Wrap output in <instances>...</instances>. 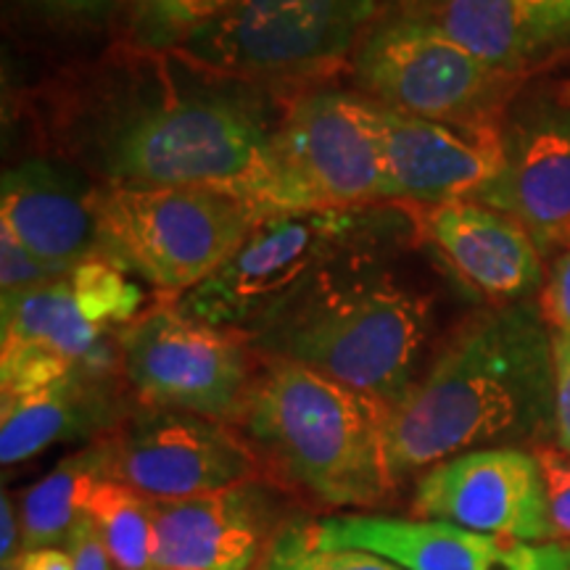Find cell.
I'll return each instance as SVG.
<instances>
[{"instance_id":"cell-1","label":"cell","mask_w":570,"mask_h":570,"mask_svg":"<svg viewBox=\"0 0 570 570\" xmlns=\"http://www.w3.org/2000/svg\"><path fill=\"white\" fill-rule=\"evenodd\" d=\"M140 53L104 80L77 119L82 159L111 188H217L262 219L304 212L285 173L281 119L254 80L185 56Z\"/></svg>"},{"instance_id":"cell-2","label":"cell","mask_w":570,"mask_h":570,"mask_svg":"<svg viewBox=\"0 0 570 570\" xmlns=\"http://www.w3.org/2000/svg\"><path fill=\"white\" fill-rule=\"evenodd\" d=\"M547 436H554L552 331L533 302L468 317L386 417L396 483L473 449H533Z\"/></svg>"},{"instance_id":"cell-3","label":"cell","mask_w":570,"mask_h":570,"mask_svg":"<svg viewBox=\"0 0 570 570\" xmlns=\"http://www.w3.org/2000/svg\"><path fill=\"white\" fill-rule=\"evenodd\" d=\"M375 244L325 269L248 341L256 354L312 367L391 407L420 375L431 298L381 265Z\"/></svg>"},{"instance_id":"cell-4","label":"cell","mask_w":570,"mask_h":570,"mask_svg":"<svg viewBox=\"0 0 570 570\" xmlns=\"http://www.w3.org/2000/svg\"><path fill=\"white\" fill-rule=\"evenodd\" d=\"M386 417L389 407L373 396L312 367L262 356L238 428L277 489L336 510L373 508L399 487Z\"/></svg>"},{"instance_id":"cell-5","label":"cell","mask_w":570,"mask_h":570,"mask_svg":"<svg viewBox=\"0 0 570 570\" xmlns=\"http://www.w3.org/2000/svg\"><path fill=\"white\" fill-rule=\"evenodd\" d=\"M142 288L106 256L80 262L46 285L3 296L0 396L80 373H114L117 338L142 312Z\"/></svg>"},{"instance_id":"cell-6","label":"cell","mask_w":570,"mask_h":570,"mask_svg":"<svg viewBox=\"0 0 570 570\" xmlns=\"http://www.w3.org/2000/svg\"><path fill=\"white\" fill-rule=\"evenodd\" d=\"M259 223L254 206L217 188H98L101 256L175 302L217 273Z\"/></svg>"},{"instance_id":"cell-7","label":"cell","mask_w":570,"mask_h":570,"mask_svg":"<svg viewBox=\"0 0 570 570\" xmlns=\"http://www.w3.org/2000/svg\"><path fill=\"white\" fill-rule=\"evenodd\" d=\"M389 225V217L367 206L275 214L246 235L217 273L173 304L248 338L338 259L375 244Z\"/></svg>"},{"instance_id":"cell-8","label":"cell","mask_w":570,"mask_h":570,"mask_svg":"<svg viewBox=\"0 0 570 570\" xmlns=\"http://www.w3.org/2000/svg\"><path fill=\"white\" fill-rule=\"evenodd\" d=\"M119 375L140 407L190 412L238 425L262 356L244 333L161 304L117 338Z\"/></svg>"},{"instance_id":"cell-9","label":"cell","mask_w":570,"mask_h":570,"mask_svg":"<svg viewBox=\"0 0 570 570\" xmlns=\"http://www.w3.org/2000/svg\"><path fill=\"white\" fill-rule=\"evenodd\" d=\"M381 0H233L175 53L219 75L259 80L327 69L370 30Z\"/></svg>"},{"instance_id":"cell-10","label":"cell","mask_w":570,"mask_h":570,"mask_svg":"<svg viewBox=\"0 0 570 570\" xmlns=\"http://www.w3.org/2000/svg\"><path fill=\"white\" fill-rule=\"evenodd\" d=\"M354 71L373 101L433 122L497 119L515 80L412 13L373 27L356 46Z\"/></svg>"},{"instance_id":"cell-11","label":"cell","mask_w":570,"mask_h":570,"mask_svg":"<svg viewBox=\"0 0 570 570\" xmlns=\"http://www.w3.org/2000/svg\"><path fill=\"white\" fill-rule=\"evenodd\" d=\"M277 151L298 204L365 209L391 202L383 106L346 90H317L285 109Z\"/></svg>"},{"instance_id":"cell-12","label":"cell","mask_w":570,"mask_h":570,"mask_svg":"<svg viewBox=\"0 0 570 570\" xmlns=\"http://www.w3.org/2000/svg\"><path fill=\"white\" fill-rule=\"evenodd\" d=\"M111 481L154 502H177L267 479L259 454L238 425L190 412L151 410L127 415L106 433Z\"/></svg>"},{"instance_id":"cell-13","label":"cell","mask_w":570,"mask_h":570,"mask_svg":"<svg viewBox=\"0 0 570 570\" xmlns=\"http://www.w3.org/2000/svg\"><path fill=\"white\" fill-rule=\"evenodd\" d=\"M544 544L552 541L544 475L531 449H473L420 473L412 515Z\"/></svg>"},{"instance_id":"cell-14","label":"cell","mask_w":570,"mask_h":570,"mask_svg":"<svg viewBox=\"0 0 570 570\" xmlns=\"http://www.w3.org/2000/svg\"><path fill=\"white\" fill-rule=\"evenodd\" d=\"M273 481L262 479L214 494L154 502V570H254L283 525Z\"/></svg>"},{"instance_id":"cell-15","label":"cell","mask_w":570,"mask_h":570,"mask_svg":"<svg viewBox=\"0 0 570 570\" xmlns=\"http://www.w3.org/2000/svg\"><path fill=\"white\" fill-rule=\"evenodd\" d=\"M325 547H356L404 570H568V547L520 541L452 523L348 512L306 523Z\"/></svg>"},{"instance_id":"cell-16","label":"cell","mask_w":570,"mask_h":570,"mask_svg":"<svg viewBox=\"0 0 570 570\" xmlns=\"http://www.w3.org/2000/svg\"><path fill=\"white\" fill-rule=\"evenodd\" d=\"M383 138L391 204L479 198L504 167L499 119L433 122L383 106Z\"/></svg>"},{"instance_id":"cell-17","label":"cell","mask_w":570,"mask_h":570,"mask_svg":"<svg viewBox=\"0 0 570 570\" xmlns=\"http://www.w3.org/2000/svg\"><path fill=\"white\" fill-rule=\"evenodd\" d=\"M407 206L410 223L446 267L489 304L529 302L544 281L541 248L510 214L462 198Z\"/></svg>"},{"instance_id":"cell-18","label":"cell","mask_w":570,"mask_h":570,"mask_svg":"<svg viewBox=\"0 0 570 570\" xmlns=\"http://www.w3.org/2000/svg\"><path fill=\"white\" fill-rule=\"evenodd\" d=\"M473 202L510 214L539 248H570V101H541L504 130V167Z\"/></svg>"},{"instance_id":"cell-19","label":"cell","mask_w":570,"mask_h":570,"mask_svg":"<svg viewBox=\"0 0 570 570\" xmlns=\"http://www.w3.org/2000/svg\"><path fill=\"white\" fill-rule=\"evenodd\" d=\"M0 227L56 275L101 256L98 188L59 164L30 159L0 185Z\"/></svg>"},{"instance_id":"cell-20","label":"cell","mask_w":570,"mask_h":570,"mask_svg":"<svg viewBox=\"0 0 570 570\" xmlns=\"http://www.w3.org/2000/svg\"><path fill=\"white\" fill-rule=\"evenodd\" d=\"M125 417L114 373H80L61 377L51 386L3 394L0 462L13 468L63 441H96Z\"/></svg>"},{"instance_id":"cell-21","label":"cell","mask_w":570,"mask_h":570,"mask_svg":"<svg viewBox=\"0 0 570 570\" xmlns=\"http://www.w3.org/2000/svg\"><path fill=\"white\" fill-rule=\"evenodd\" d=\"M412 17L431 21L475 59L512 77L558 48L529 0H423Z\"/></svg>"},{"instance_id":"cell-22","label":"cell","mask_w":570,"mask_h":570,"mask_svg":"<svg viewBox=\"0 0 570 570\" xmlns=\"http://www.w3.org/2000/svg\"><path fill=\"white\" fill-rule=\"evenodd\" d=\"M106 436L90 441L80 452L63 458L51 473L21 491L19 515L24 552L40 547H67L75 525L88 515V502L106 473Z\"/></svg>"},{"instance_id":"cell-23","label":"cell","mask_w":570,"mask_h":570,"mask_svg":"<svg viewBox=\"0 0 570 570\" xmlns=\"http://www.w3.org/2000/svg\"><path fill=\"white\" fill-rule=\"evenodd\" d=\"M96 525L117 570H154V499L125 483L106 479L88 502Z\"/></svg>"},{"instance_id":"cell-24","label":"cell","mask_w":570,"mask_h":570,"mask_svg":"<svg viewBox=\"0 0 570 570\" xmlns=\"http://www.w3.org/2000/svg\"><path fill=\"white\" fill-rule=\"evenodd\" d=\"M233 0H125L127 38L135 51L167 53L217 17Z\"/></svg>"},{"instance_id":"cell-25","label":"cell","mask_w":570,"mask_h":570,"mask_svg":"<svg viewBox=\"0 0 570 570\" xmlns=\"http://www.w3.org/2000/svg\"><path fill=\"white\" fill-rule=\"evenodd\" d=\"M262 570H404L381 554L356 547H325L304 525H288L269 550Z\"/></svg>"},{"instance_id":"cell-26","label":"cell","mask_w":570,"mask_h":570,"mask_svg":"<svg viewBox=\"0 0 570 570\" xmlns=\"http://www.w3.org/2000/svg\"><path fill=\"white\" fill-rule=\"evenodd\" d=\"M537 454L541 475H544L547 502H550L552 541L570 544V454L558 444H537L531 449Z\"/></svg>"},{"instance_id":"cell-27","label":"cell","mask_w":570,"mask_h":570,"mask_svg":"<svg viewBox=\"0 0 570 570\" xmlns=\"http://www.w3.org/2000/svg\"><path fill=\"white\" fill-rule=\"evenodd\" d=\"M53 277L59 275L42 265L38 256L27 252L6 227H0V288H3V296L32 291Z\"/></svg>"},{"instance_id":"cell-28","label":"cell","mask_w":570,"mask_h":570,"mask_svg":"<svg viewBox=\"0 0 570 570\" xmlns=\"http://www.w3.org/2000/svg\"><path fill=\"white\" fill-rule=\"evenodd\" d=\"M539 309L554 333L570 336V248H566L550 269L539 296Z\"/></svg>"},{"instance_id":"cell-29","label":"cell","mask_w":570,"mask_h":570,"mask_svg":"<svg viewBox=\"0 0 570 570\" xmlns=\"http://www.w3.org/2000/svg\"><path fill=\"white\" fill-rule=\"evenodd\" d=\"M554 354V441L570 454V336L552 331Z\"/></svg>"},{"instance_id":"cell-30","label":"cell","mask_w":570,"mask_h":570,"mask_svg":"<svg viewBox=\"0 0 570 570\" xmlns=\"http://www.w3.org/2000/svg\"><path fill=\"white\" fill-rule=\"evenodd\" d=\"M67 550L75 558V570H117L88 515L75 525V531H71L67 541Z\"/></svg>"},{"instance_id":"cell-31","label":"cell","mask_w":570,"mask_h":570,"mask_svg":"<svg viewBox=\"0 0 570 570\" xmlns=\"http://www.w3.org/2000/svg\"><path fill=\"white\" fill-rule=\"evenodd\" d=\"M24 552V533H21L19 502H13L9 491L0 497V566H13Z\"/></svg>"},{"instance_id":"cell-32","label":"cell","mask_w":570,"mask_h":570,"mask_svg":"<svg viewBox=\"0 0 570 570\" xmlns=\"http://www.w3.org/2000/svg\"><path fill=\"white\" fill-rule=\"evenodd\" d=\"M541 27L558 48L570 42V0H529Z\"/></svg>"},{"instance_id":"cell-33","label":"cell","mask_w":570,"mask_h":570,"mask_svg":"<svg viewBox=\"0 0 570 570\" xmlns=\"http://www.w3.org/2000/svg\"><path fill=\"white\" fill-rule=\"evenodd\" d=\"M30 6L53 13V17L69 19H101L119 0H27Z\"/></svg>"},{"instance_id":"cell-34","label":"cell","mask_w":570,"mask_h":570,"mask_svg":"<svg viewBox=\"0 0 570 570\" xmlns=\"http://www.w3.org/2000/svg\"><path fill=\"white\" fill-rule=\"evenodd\" d=\"M13 566L19 570H75V558L67 547H40L21 552Z\"/></svg>"},{"instance_id":"cell-35","label":"cell","mask_w":570,"mask_h":570,"mask_svg":"<svg viewBox=\"0 0 570 570\" xmlns=\"http://www.w3.org/2000/svg\"><path fill=\"white\" fill-rule=\"evenodd\" d=\"M568 547V570H570V544H566Z\"/></svg>"},{"instance_id":"cell-36","label":"cell","mask_w":570,"mask_h":570,"mask_svg":"<svg viewBox=\"0 0 570 570\" xmlns=\"http://www.w3.org/2000/svg\"><path fill=\"white\" fill-rule=\"evenodd\" d=\"M3 570H19V568H17V566H6Z\"/></svg>"},{"instance_id":"cell-37","label":"cell","mask_w":570,"mask_h":570,"mask_svg":"<svg viewBox=\"0 0 570 570\" xmlns=\"http://www.w3.org/2000/svg\"><path fill=\"white\" fill-rule=\"evenodd\" d=\"M175 570H194V568H175Z\"/></svg>"}]
</instances>
